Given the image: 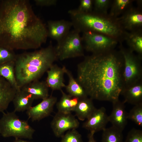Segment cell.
Listing matches in <instances>:
<instances>
[{
    "mask_svg": "<svg viewBox=\"0 0 142 142\" xmlns=\"http://www.w3.org/2000/svg\"><path fill=\"white\" fill-rule=\"evenodd\" d=\"M0 119L1 134L4 138L13 137L15 139L33 138L35 130L28 121L19 119L16 112L3 113Z\"/></svg>",
    "mask_w": 142,
    "mask_h": 142,
    "instance_id": "5b68a950",
    "label": "cell"
},
{
    "mask_svg": "<svg viewBox=\"0 0 142 142\" xmlns=\"http://www.w3.org/2000/svg\"><path fill=\"white\" fill-rule=\"evenodd\" d=\"M123 65L120 50L92 54L78 64L76 79L92 99L113 103L124 88Z\"/></svg>",
    "mask_w": 142,
    "mask_h": 142,
    "instance_id": "7a4b0ae2",
    "label": "cell"
},
{
    "mask_svg": "<svg viewBox=\"0 0 142 142\" xmlns=\"http://www.w3.org/2000/svg\"><path fill=\"white\" fill-rule=\"evenodd\" d=\"M65 73L69 79L68 84L65 87L68 94L79 99L87 97L88 95L84 88L74 78L71 72L66 68Z\"/></svg>",
    "mask_w": 142,
    "mask_h": 142,
    "instance_id": "44dd1931",
    "label": "cell"
},
{
    "mask_svg": "<svg viewBox=\"0 0 142 142\" xmlns=\"http://www.w3.org/2000/svg\"><path fill=\"white\" fill-rule=\"evenodd\" d=\"M132 0H115L111 3L109 15L116 18L123 14L129 8L132 6Z\"/></svg>",
    "mask_w": 142,
    "mask_h": 142,
    "instance_id": "d4e9b609",
    "label": "cell"
},
{
    "mask_svg": "<svg viewBox=\"0 0 142 142\" xmlns=\"http://www.w3.org/2000/svg\"><path fill=\"white\" fill-rule=\"evenodd\" d=\"M49 88L45 81L38 80L25 85L21 89L31 94L34 99L43 100L49 96Z\"/></svg>",
    "mask_w": 142,
    "mask_h": 142,
    "instance_id": "e0dca14e",
    "label": "cell"
},
{
    "mask_svg": "<svg viewBox=\"0 0 142 142\" xmlns=\"http://www.w3.org/2000/svg\"><path fill=\"white\" fill-rule=\"evenodd\" d=\"M79 12L84 13L92 12L93 10V0H81L78 8L77 9Z\"/></svg>",
    "mask_w": 142,
    "mask_h": 142,
    "instance_id": "1f68e13d",
    "label": "cell"
},
{
    "mask_svg": "<svg viewBox=\"0 0 142 142\" xmlns=\"http://www.w3.org/2000/svg\"><path fill=\"white\" fill-rule=\"evenodd\" d=\"M111 3V1L109 0H93V11L100 14L108 15V10Z\"/></svg>",
    "mask_w": 142,
    "mask_h": 142,
    "instance_id": "4316f807",
    "label": "cell"
},
{
    "mask_svg": "<svg viewBox=\"0 0 142 142\" xmlns=\"http://www.w3.org/2000/svg\"><path fill=\"white\" fill-rule=\"evenodd\" d=\"M123 59V79L124 88L142 81V57L129 49L120 47Z\"/></svg>",
    "mask_w": 142,
    "mask_h": 142,
    "instance_id": "8992f818",
    "label": "cell"
},
{
    "mask_svg": "<svg viewBox=\"0 0 142 142\" xmlns=\"http://www.w3.org/2000/svg\"><path fill=\"white\" fill-rule=\"evenodd\" d=\"M80 32L70 31L55 47L58 59L60 60L84 56V48Z\"/></svg>",
    "mask_w": 142,
    "mask_h": 142,
    "instance_id": "52a82bcc",
    "label": "cell"
},
{
    "mask_svg": "<svg viewBox=\"0 0 142 142\" xmlns=\"http://www.w3.org/2000/svg\"><path fill=\"white\" fill-rule=\"evenodd\" d=\"M116 19L125 31L130 32L141 29L142 13L139 7L131 6Z\"/></svg>",
    "mask_w": 142,
    "mask_h": 142,
    "instance_id": "30bf717a",
    "label": "cell"
},
{
    "mask_svg": "<svg viewBox=\"0 0 142 142\" xmlns=\"http://www.w3.org/2000/svg\"><path fill=\"white\" fill-rule=\"evenodd\" d=\"M16 55L14 50L0 46V64L14 61Z\"/></svg>",
    "mask_w": 142,
    "mask_h": 142,
    "instance_id": "f1b7e54d",
    "label": "cell"
},
{
    "mask_svg": "<svg viewBox=\"0 0 142 142\" xmlns=\"http://www.w3.org/2000/svg\"><path fill=\"white\" fill-rule=\"evenodd\" d=\"M0 1H1V0H0Z\"/></svg>",
    "mask_w": 142,
    "mask_h": 142,
    "instance_id": "8d00e7d4",
    "label": "cell"
},
{
    "mask_svg": "<svg viewBox=\"0 0 142 142\" xmlns=\"http://www.w3.org/2000/svg\"><path fill=\"white\" fill-rule=\"evenodd\" d=\"M13 142H33L29 141L22 139H15V140Z\"/></svg>",
    "mask_w": 142,
    "mask_h": 142,
    "instance_id": "e575fe53",
    "label": "cell"
},
{
    "mask_svg": "<svg viewBox=\"0 0 142 142\" xmlns=\"http://www.w3.org/2000/svg\"><path fill=\"white\" fill-rule=\"evenodd\" d=\"M109 122L108 116L105 108L102 107L96 108L91 115L87 119L83 125V127L94 133L103 130L106 128Z\"/></svg>",
    "mask_w": 142,
    "mask_h": 142,
    "instance_id": "7c38bea8",
    "label": "cell"
},
{
    "mask_svg": "<svg viewBox=\"0 0 142 142\" xmlns=\"http://www.w3.org/2000/svg\"><path fill=\"white\" fill-rule=\"evenodd\" d=\"M92 100L88 97L79 99L74 111L79 120L84 121L87 119L96 109Z\"/></svg>",
    "mask_w": 142,
    "mask_h": 142,
    "instance_id": "7402d4cb",
    "label": "cell"
},
{
    "mask_svg": "<svg viewBox=\"0 0 142 142\" xmlns=\"http://www.w3.org/2000/svg\"><path fill=\"white\" fill-rule=\"evenodd\" d=\"M16 91L7 80L0 76V112L3 113L7 108Z\"/></svg>",
    "mask_w": 142,
    "mask_h": 142,
    "instance_id": "2e32d148",
    "label": "cell"
},
{
    "mask_svg": "<svg viewBox=\"0 0 142 142\" xmlns=\"http://www.w3.org/2000/svg\"><path fill=\"white\" fill-rule=\"evenodd\" d=\"M102 142H123L122 131L114 127L103 130Z\"/></svg>",
    "mask_w": 142,
    "mask_h": 142,
    "instance_id": "484cf974",
    "label": "cell"
},
{
    "mask_svg": "<svg viewBox=\"0 0 142 142\" xmlns=\"http://www.w3.org/2000/svg\"><path fill=\"white\" fill-rule=\"evenodd\" d=\"M0 76L7 80L17 90L19 89L15 76L14 61L0 64Z\"/></svg>",
    "mask_w": 142,
    "mask_h": 142,
    "instance_id": "cb8c5ba5",
    "label": "cell"
},
{
    "mask_svg": "<svg viewBox=\"0 0 142 142\" xmlns=\"http://www.w3.org/2000/svg\"><path fill=\"white\" fill-rule=\"evenodd\" d=\"M36 4L40 6L48 7L55 5L56 4V0H34Z\"/></svg>",
    "mask_w": 142,
    "mask_h": 142,
    "instance_id": "d6a6232c",
    "label": "cell"
},
{
    "mask_svg": "<svg viewBox=\"0 0 142 142\" xmlns=\"http://www.w3.org/2000/svg\"><path fill=\"white\" fill-rule=\"evenodd\" d=\"M93 132H90L88 135V142H97L94 138V134Z\"/></svg>",
    "mask_w": 142,
    "mask_h": 142,
    "instance_id": "836d02e7",
    "label": "cell"
},
{
    "mask_svg": "<svg viewBox=\"0 0 142 142\" xmlns=\"http://www.w3.org/2000/svg\"><path fill=\"white\" fill-rule=\"evenodd\" d=\"M47 26L48 37L58 43L68 34L73 26L71 21L62 19L48 21Z\"/></svg>",
    "mask_w": 142,
    "mask_h": 142,
    "instance_id": "4fadbf2b",
    "label": "cell"
},
{
    "mask_svg": "<svg viewBox=\"0 0 142 142\" xmlns=\"http://www.w3.org/2000/svg\"><path fill=\"white\" fill-rule=\"evenodd\" d=\"M129 47L132 51L137 53L142 56V32L140 29L130 32L126 31L124 38Z\"/></svg>",
    "mask_w": 142,
    "mask_h": 142,
    "instance_id": "ffe728a7",
    "label": "cell"
},
{
    "mask_svg": "<svg viewBox=\"0 0 142 142\" xmlns=\"http://www.w3.org/2000/svg\"><path fill=\"white\" fill-rule=\"evenodd\" d=\"M123 142H142V131L139 129H132L129 132Z\"/></svg>",
    "mask_w": 142,
    "mask_h": 142,
    "instance_id": "4dcf8cb0",
    "label": "cell"
},
{
    "mask_svg": "<svg viewBox=\"0 0 142 142\" xmlns=\"http://www.w3.org/2000/svg\"><path fill=\"white\" fill-rule=\"evenodd\" d=\"M128 119L131 120L136 124L142 126V103L134 105L128 113Z\"/></svg>",
    "mask_w": 142,
    "mask_h": 142,
    "instance_id": "83f0119b",
    "label": "cell"
},
{
    "mask_svg": "<svg viewBox=\"0 0 142 142\" xmlns=\"http://www.w3.org/2000/svg\"><path fill=\"white\" fill-rule=\"evenodd\" d=\"M125 103L135 105L142 103V81L124 88L121 94Z\"/></svg>",
    "mask_w": 142,
    "mask_h": 142,
    "instance_id": "d6986e66",
    "label": "cell"
},
{
    "mask_svg": "<svg viewBox=\"0 0 142 142\" xmlns=\"http://www.w3.org/2000/svg\"><path fill=\"white\" fill-rule=\"evenodd\" d=\"M58 59L55 47L52 44L38 50L17 54L14 71L19 89L39 80Z\"/></svg>",
    "mask_w": 142,
    "mask_h": 142,
    "instance_id": "3957f363",
    "label": "cell"
},
{
    "mask_svg": "<svg viewBox=\"0 0 142 142\" xmlns=\"http://www.w3.org/2000/svg\"><path fill=\"white\" fill-rule=\"evenodd\" d=\"M60 91L62 96L57 104L58 112L65 114L71 113L74 111L79 99L66 94L62 90Z\"/></svg>",
    "mask_w": 142,
    "mask_h": 142,
    "instance_id": "603a6c76",
    "label": "cell"
},
{
    "mask_svg": "<svg viewBox=\"0 0 142 142\" xmlns=\"http://www.w3.org/2000/svg\"><path fill=\"white\" fill-rule=\"evenodd\" d=\"M34 100L31 94L21 89L17 90L12 101L14 111L16 112L27 111L32 106Z\"/></svg>",
    "mask_w": 142,
    "mask_h": 142,
    "instance_id": "ac0fdd59",
    "label": "cell"
},
{
    "mask_svg": "<svg viewBox=\"0 0 142 142\" xmlns=\"http://www.w3.org/2000/svg\"><path fill=\"white\" fill-rule=\"evenodd\" d=\"M68 13L74 29L80 33L91 31L115 38L120 42L124 40L126 31L121 27L116 18L109 14L101 15L93 11L82 13L77 9L70 10Z\"/></svg>",
    "mask_w": 142,
    "mask_h": 142,
    "instance_id": "277c9868",
    "label": "cell"
},
{
    "mask_svg": "<svg viewBox=\"0 0 142 142\" xmlns=\"http://www.w3.org/2000/svg\"><path fill=\"white\" fill-rule=\"evenodd\" d=\"M0 134H1V130H0Z\"/></svg>",
    "mask_w": 142,
    "mask_h": 142,
    "instance_id": "d590c367",
    "label": "cell"
},
{
    "mask_svg": "<svg viewBox=\"0 0 142 142\" xmlns=\"http://www.w3.org/2000/svg\"><path fill=\"white\" fill-rule=\"evenodd\" d=\"M81 37L84 49L92 54L104 53L114 49L119 41L116 39L96 32H84Z\"/></svg>",
    "mask_w": 142,
    "mask_h": 142,
    "instance_id": "ba28073f",
    "label": "cell"
},
{
    "mask_svg": "<svg viewBox=\"0 0 142 142\" xmlns=\"http://www.w3.org/2000/svg\"><path fill=\"white\" fill-rule=\"evenodd\" d=\"M112 103V110L108 116L109 122L111 123L113 126L123 131L127 125L128 119L125 103L119 99Z\"/></svg>",
    "mask_w": 142,
    "mask_h": 142,
    "instance_id": "5bb4252c",
    "label": "cell"
},
{
    "mask_svg": "<svg viewBox=\"0 0 142 142\" xmlns=\"http://www.w3.org/2000/svg\"><path fill=\"white\" fill-rule=\"evenodd\" d=\"M48 37L45 24L29 1H0V46L13 50L37 49Z\"/></svg>",
    "mask_w": 142,
    "mask_h": 142,
    "instance_id": "6da1fadb",
    "label": "cell"
},
{
    "mask_svg": "<svg viewBox=\"0 0 142 142\" xmlns=\"http://www.w3.org/2000/svg\"><path fill=\"white\" fill-rule=\"evenodd\" d=\"M65 66L61 68L56 64H53L47 71V77L45 81L49 88L52 90L61 91L65 88L64 75L65 73Z\"/></svg>",
    "mask_w": 142,
    "mask_h": 142,
    "instance_id": "9a60e30c",
    "label": "cell"
},
{
    "mask_svg": "<svg viewBox=\"0 0 142 142\" xmlns=\"http://www.w3.org/2000/svg\"><path fill=\"white\" fill-rule=\"evenodd\" d=\"M80 124L78 120L71 113L65 114L58 112L50 123L55 136L61 137L65 132L78 128Z\"/></svg>",
    "mask_w": 142,
    "mask_h": 142,
    "instance_id": "9c48e42d",
    "label": "cell"
},
{
    "mask_svg": "<svg viewBox=\"0 0 142 142\" xmlns=\"http://www.w3.org/2000/svg\"><path fill=\"white\" fill-rule=\"evenodd\" d=\"M57 101V98L52 95L42 100L39 103L31 107L27 111L28 118L32 121H39L48 117L53 111Z\"/></svg>",
    "mask_w": 142,
    "mask_h": 142,
    "instance_id": "8fae6325",
    "label": "cell"
},
{
    "mask_svg": "<svg viewBox=\"0 0 142 142\" xmlns=\"http://www.w3.org/2000/svg\"><path fill=\"white\" fill-rule=\"evenodd\" d=\"M61 138L60 142H84L81 135L76 129L69 130Z\"/></svg>",
    "mask_w": 142,
    "mask_h": 142,
    "instance_id": "f546056e",
    "label": "cell"
}]
</instances>
